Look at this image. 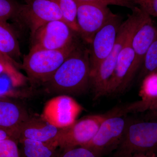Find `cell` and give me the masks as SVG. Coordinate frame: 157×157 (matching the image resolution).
Returning a JSON list of instances; mask_svg holds the SVG:
<instances>
[{"label":"cell","instance_id":"cell-1","mask_svg":"<svg viewBox=\"0 0 157 157\" xmlns=\"http://www.w3.org/2000/svg\"><path fill=\"white\" fill-rule=\"evenodd\" d=\"M45 92L56 96H78L90 88L89 49L80 45L43 85Z\"/></svg>","mask_w":157,"mask_h":157},{"label":"cell","instance_id":"cell-2","mask_svg":"<svg viewBox=\"0 0 157 157\" xmlns=\"http://www.w3.org/2000/svg\"><path fill=\"white\" fill-rule=\"evenodd\" d=\"M126 20L122 23L116 41L110 53L90 76V88L94 100L107 96L108 84L111 79L120 52L130 35L137 26L142 10L135 6L131 9Z\"/></svg>","mask_w":157,"mask_h":157},{"label":"cell","instance_id":"cell-3","mask_svg":"<svg viewBox=\"0 0 157 157\" xmlns=\"http://www.w3.org/2000/svg\"><path fill=\"white\" fill-rule=\"evenodd\" d=\"M79 44L76 39L70 45L58 50H30L23 59L21 69L25 71L32 85H42Z\"/></svg>","mask_w":157,"mask_h":157},{"label":"cell","instance_id":"cell-4","mask_svg":"<svg viewBox=\"0 0 157 157\" xmlns=\"http://www.w3.org/2000/svg\"><path fill=\"white\" fill-rule=\"evenodd\" d=\"M113 157H123L135 153L157 156V120L130 119L123 140Z\"/></svg>","mask_w":157,"mask_h":157},{"label":"cell","instance_id":"cell-5","mask_svg":"<svg viewBox=\"0 0 157 157\" xmlns=\"http://www.w3.org/2000/svg\"><path fill=\"white\" fill-rule=\"evenodd\" d=\"M130 119L123 114L119 107L111 110V113L99 127L92 140L83 146L102 156L116 150L125 133Z\"/></svg>","mask_w":157,"mask_h":157},{"label":"cell","instance_id":"cell-6","mask_svg":"<svg viewBox=\"0 0 157 157\" xmlns=\"http://www.w3.org/2000/svg\"><path fill=\"white\" fill-rule=\"evenodd\" d=\"M110 113L111 110L102 114L87 116L77 120L70 126L60 128L56 144L61 150L85 145L92 140L101 123Z\"/></svg>","mask_w":157,"mask_h":157},{"label":"cell","instance_id":"cell-7","mask_svg":"<svg viewBox=\"0 0 157 157\" xmlns=\"http://www.w3.org/2000/svg\"><path fill=\"white\" fill-rule=\"evenodd\" d=\"M77 35L65 21H50L40 27L32 36L30 50H58L76 40Z\"/></svg>","mask_w":157,"mask_h":157},{"label":"cell","instance_id":"cell-8","mask_svg":"<svg viewBox=\"0 0 157 157\" xmlns=\"http://www.w3.org/2000/svg\"><path fill=\"white\" fill-rule=\"evenodd\" d=\"M123 22L120 15L115 14L94 36L88 48L90 76L111 52Z\"/></svg>","mask_w":157,"mask_h":157},{"label":"cell","instance_id":"cell-9","mask_svg":"<svg viewBox=\"0 0 157 157\" xmlns=\"http://www.w3.org/2000/svg\"><path fill=\"white\" fill-rule=\"evenodd\" d=\"M56 20L64 21L61 11L53 1L26 0L25 4L20 6L18 16L15 21H24L32 36L44 25Z\"/></svg>","mask_w":157,"mask_h":157},{"label":"cell","instance_id":"cell-10","mask_svg":"<svg viewBox=\"0 0 157 157\" xmlns=\"http://www.w3.org/2000/svg\"><path fill=\"white\" fill-rule=\"evenodd\" d=\"M83 107L72 96L60 95L50 99L45 104L42 117L58 128H63L74 123Z\"/></svg>","mask_w":157,"mask_h":157},{"label":"cell","instance_id":"cell-11","mask_svg":"<svg viewBox=\"0 0 157 157\" xmlns=\"http://www.w3.org/2000/svg\"><path fill=\"white\" fill-rule=\"evenodd\" d=\"M77 3L78 35L85 42L89 45L96 33L115 14L108 6L91 3Z\"/></svg>","mask_w":157,"mask_h":157},{"label":"cell","instance_id":"cell-12","mask_svg":"<svg viewBox=\"0 0 157 157\" xmlns=\"http://www.w3.org/2000/svg\"><path fill=\"white\" fill-rule=\"evenodd\" d=\"M157 37V29L151 16L142 10L140 20L132 36V47L134 52L130 76L132 83L140 71L147 51Z\"/></svg>","mask_w":157,"mask_h":157},{"label":"cell","instance_id":"cell-13","mask_svg":"<svg viewBox=\"0 0 157 157\" xmlns=\"http://www.w3.org/2000/svg\"><path fill=\"white\" fill-rule=\"evenodd\" d=\"M135 30L128 38L119 55L114 72L108 84L107 96L121 94L128 89L132 83L130 76L134 52L132 39Z\"/></svg>","mask_w":157,"mask_h":157},{"label":"cell","instance_id":"cell-14","mask_svg":"<svg viewBox=\"0 0 157 157\" xmlns=\"http://www.w3.org/2000/svg\"><path fill=\"white\" fill-rule=\"evenodd\" d=\"M26 109L11 98L0 97V129L18 142V132L22 124L30 116Z\"/></svg>","mask_w":157,"mask_h":157},{"label":"cell","instance_id":"cell-15","mask_svg":"<svg viewBox=\"0 0 157 157\" xmlns=\"http://www.w3.org/2000/svg\"><path fill=\"white\" fill-rule=\"evenodd\" d=\"M60 129L49 123L41 115H30L20 128L18 141L21 139H29L56 145L55 141Z\"/></svg>","mask_w":157,"mask_h":157},{"label":"cell","instance_id":"cell-16","mask_svg":"<svg viewBox=\"0 0 157 157\" xmlns=\"http://www.w3.org/2000/svg\"><path fill=\"white\" fill-rule=\"evenodd\" d=\"M140 101L124 106V110L129 113L146 111L150 104L157 100V71L147 75L142 79L139 91Z\"/></svg>","mask_w":157,"mask_h":157},{"label":"cell","instance_id":"cell-17","mask_svg":"<svg viewBox=\"0 0 157 157\" xmlns=\"http://www.w3.org/2000/svg\"><path fill=\"white\" fill-rule=\"evenodd\" d=\"M0 51L18 63L21 56L19 42L10 25L0 21Z\"/></svg>","mask_w":157,"mask_h":157},{"label":"cell","instance_id":"cell-18","mask_svg":"<svg viewBox=\"0 0 157 157\" xmlns=\"http://www.w3.org/2000/svg\"><path fill=\"white\" fill-rule=\"evenodd\" d=\"M18 143L21 145V157H54L59 151L54 143L29 139H21Z\"/></svg>","mask_w":157,"mask_h":157},{"label":"cell","instance_id":"cell-19","mask_svg":"<svg viewBox=\"0 0 157 157\" xmlns=\"http://www.w3.org/2000/svg\"><path fill=\"white\" fill-rule=\"evenodd\" d=\"M56 3L61 11L64 21L77 35L78 29L77 24L78 5L75 0H51Z\"/></svg>","mask_w":157,"mask_h":157},{"label":"cell","instance_id":"cell-20","mask_svg":"<svg viewBox=\"0 0 157 157\" xmlns=\"http://www.w3.org/2000/svg\"><path fill=\"white\" fill-rule=\"evenodd\" d=\"M0 64L2 66L7 75L14 86H21L25 83L26 78L19 72L21 64L15 61L0 51Z\"/></svg>","mask_w":157,"mask_h":157},{"label":"cell","instance_id":"cell-21","mask_svg":"<svg viewBox=\"0 0 157 157\" xmlns=\"http://www.w3.org/2000/svg\"><path fill=\"white\" fill-rule=\"evenodd\" d=\"M157 71V37L150 45L144 59L138 75L142 80L147 75Z\"/></svg>","mask_w":157,"mask_h":157},{"label":"cell","instance_id":"cell-22","mask_svg":"<svg viewBox=\"0 0 157 157\" xmlns=\"http://www.w3.org/2000/svg\"><path fill=\"white\" fill-rule=\"evenodd\" d=\"M20 6L13 0H0V21L7 22L10 19L16 20Z\"/></svg>","mask_w":157,"mask_h":157},{"label":"cell","instance_id":"cell-23","mask_svg":"<svg viewBox=\"0 0 157 157\" xmlns=\"http://www.w3.org/2000/svg\"><path fill=\"white\" fill-rule=\"evenodd\" d=\"M54 157H101L92 150L84 146L59 150Z\"/></svg>","mask_w":157,"mask_h":157},{"label":"cell","instance_id":"cell-24","mask_svg":"<svg viewBox=\"0 0 157 157\" xmlns=\"http://www.w3.org/2000/svg\"><path fill=\"white\" fill-rule=\"evenodd\" d=\"M18 141L12 137L0 141V157H21Z\"/></svg>","mask_w":157,"mask_h":157},{"label":"cell","instance_id":"cell-25","mask_svg":"<svg viewBox=\"0 0 157 157\" xmlns=\"http://www.w3.org/2000/svg\"><path fill=\"white\" fill-rule=\"evenodd\" d=\"M78 2L91 3L101 6H115L132 9L135 6L129 0H75Z\"/></svg>","mask_w":157,"mask_h":157},{"label":"cell","instance_id":"cell-26","mask_svg":"<svg viewBox=\"0 0 157 157\" xmlns=\"http://www.w3.org/2000/svg\"><path fill=\"white\" fill-rule=\"evenodd\" d=\"M151 17H157V0H129Z\"/></svg>","mask_w":157,"mask_h":157},{"label":"cell","instance_id":"cell-27","mask_svg":"<svg viewBox=\"0 0 157 157\" xmlns=\"http://www.w3.org/2000/svg\"><path fill=\"white\" fill-rule=\"evenodd\" d=\"M123 157H155V156L148 154L143 153H135L132 154L128 155Z\"/></svg>","mask_w":157,"mask_h":157},{"label":"cell","instance_id":"cell-28","mask_svg":"<svg viewBox=\"0 0 157 157\" xmlns=\"http://www.w3.org/2000/svg\"><path fill=\"white\" fill-rule=\"evenodd\" d=\"M148 112V119H151L157 120V107L155 109L147 111Z\"/></svg>","mask_w":157,"mask_h":157},{"label":"cell","instance_id":"cell-29","mask_svg":"<svg viewBox=\"0 0 157 157\" xmlns=\"http://www.w3.org/2000/svg\"><path fill=\"white\" fill-rule=\"evenodd\" d=\"M11 137V135H9V133H7L6 131L0 129V141L6 138ZM13 138V137H12Z\"/></svg>","mask_w":157,"mask_h":157},{"label":"cell","instance_id":"cell-30","mask_svg":"<svg viewBox=\"0 0 157 157\" xmlns=\"http://www.w3.org/2000/svg\"><path fill=\"white\" fill-rule=\"evenodd\" d=\"M157 101L152 102L151 104L148 105V107L147 108L146 111H148V110H151L155 109V108H157Z\"/></svg>","mask_w":157,"mask_h":157},{"label":"cell","instance_id":"cell-31","mask_svg":"<svg viewBox=\"0 0 157 157\" xmlns=\"http://www.w3.org/2000/svg\"><path fill=\"white\" fill-rule=\"evenodd\" d=\"M2 74H6L5 69L3 68L2 66L0 64V75Z\"/></svg>","mask_w":157,"mask_h":157}]
</instances>
